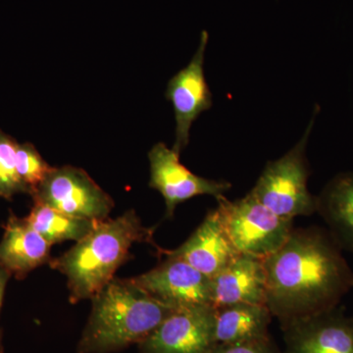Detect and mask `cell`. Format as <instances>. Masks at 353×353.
I'll list each match as a JSON object with an SVG mask.
<instances>
[{
  "label": "cell",
  "mask_w": 353,
  "mask_h": 353,
  "mask_svg": "<svg viewBox=\"0 0 353 353\" xmlns=\"http://www.w3.org/2000/svg\"><path fill=\"white\" fill-rule=\"evenodd\" d=\"M266 306L280 323L336 307L353 288V271L328 231L292 230L264 260Z\"/></svg>",
  "instance_id": "6da1fadb"
},
{
  "label": "cell",
  "mask_w": 353,
  "mask_h": 353,
  "mask_svg": "<svg viewBox=\"0 0 353 353\" xmlns=\"http://www.w3.org/2000/svg\"><path fill=\"white\" fill-rule=\"evenodd\" d=\"M154 228H148L134 210L115 219L99 221L92 232L61 256L51 259V268L67 279L69 301L92 299L113 280L116 271L131 259L134 243H148L162 255L164 250L153 239Z\"/></svg>",
  "instance_id": "7a4b0ae2"
},
{
  "label": "cell",
  "mask_w": 353,
  "mask_h": 353,
  "mask_svg": "<svg viewBox=\"0 0 353 353\" xmlns=\"http://www.w3.org/2000/svg\"><path fill=\"white\" fill-rule=\"evenodd\" d=\"M92 301L78 353H113L139 345L176 309L157 301L131 278H114Z\"/></svg>",
  "instance_id": "3957f363"
},
{
  "label": "cell",
  "mask_w": 353,
  "mask_h": 353,
  "mask_svg": "<svg viewBox=\"0 0 353 353\" xmlns=\"http://www.w3.org/2000/svg\"><path fill=\"white\" fill-rule=\"evenodd\" d=\"M318 111L317 108L301 141L284 157L269 161L250 192L267 208L285 219L294 220L297 216L317 212V197L310 194L307 187L310 170L306 145Z\"/></svg>",
  "instance_id": "277c9868"
},
{
  "label": "cell",
  "mask_w": 353,
  "mask_h": 353,
  "mask_svg": "<svg viewBox=\"0 0 353 353\" xmlns=\"http://www.w3.org/2000/svg\"><path fill=\"white\" fill-rule=\"evenodd\" d=\"M221 223L240 254L265 260L277 252L294 230V220L285 219L267 208L250 192L238 201L217 199Z\"/></svg>",
  "instance_id": "5b68a950"
},
{
  "label": "cell",
  "mask_w": 353,
  "mask_h": 353,
  "mask_svg": "<svg viewBox=\"0 0 353 353\" xmlns=\"http://www.w3.org/2000/svg\"><path fill=\"white\" fill-rule=\"evenodd\" d=\"M34 201L83 219H108L114 208L108 194L77 167H53L32 196Z\"/></svg>",
  "instance_id": "8992f818"
},
{
  "label": "cell",
  "mask_w": 353,
  "mask_h": 353,
  "mask_svg": "<svg viewBox=\"0 0 353 353\" xmlns=\"http://www.w3.org/2000/svg\"><path fill=\"white\" fill-rule=\"evenodd\" d=\"M215 315L211 304L176 308L139 343V353H210L218 345Z\"/></svg>",
  "instance_id": "52a82bcc"
},
{
  "label": "cell",
  "mask_w": 353,
  "mask_h": 353,
  "mask_svg": "<svg viewBox=\"0 0 353 353\" xmlns=\"http://www.w3.org/2000/svg\"><path fill=\"white\" fill-rule=\"evenodd\" d=\"M150 187L158 190L166 204V216L173 217L178 204L199 196L219 199L232 189L225 180L202 178L180 162V154L163 143H158L148 152Z\"/></svg>",
  "instance_id": "ba28073f"
},
{
  "label": "cell",
  "mask_w": 353,
  "mask_h": 353,
  "mask_svg": "<svg viewBox=\"0 0 353 353\" xmlns=\"http://www.w3.org/2000/svg\"><path fill=\"white\" fill-rule=\"evenodd\" d=\"M208 43V32L203 31L194 57L188 66L172 77L165 92L175 112L176 141L173 150L179 154L189 145L192 123L213 105L212 94L204 74Z\"/></svg>",
  "instance_id": "9c48e42d"
},
{
  "label": "cell",
  "mask_w": 353,
  "mask_h": 353,
  "mask_svg": "<svg viewBox=\"0 0 353 353\" xmlns=\"http://www.w3.org/2000/svg\"><path fill=\"white\" fill-rule=\"evenodd\" d=\"M131 279L150 296L173 308L212 305L211 278L182 259L167 257L152 270Z\"/></svg>",
  "instance_id": "30bf717a"
},
{
  "label": "cell",
  "mask_w": 353,
  "mask_h": 353,
  "mask_svg": "<svg viewBox=\"0 0 353 353\" xmlns=\"http://www.w3.org/2000/svg\"><path fill=\"white\" fill-rule=\"evenodd\" d=\"M281 325L284 353H353V316L338 306Z\"/></svg>",
  "instance_id": "8fae6325"
},
{
  "label": "cell",
  "mask_w": 353,
  "mask_h": 353,
  "mask_svg": "<svg viewBox=\"0 0 353 353\" xmlns=\"http://www.w3.org/2000/svg\"><path fill=\"white\" fill-rule=\"evenodd\" d=\"M162 255L182 259L212 279L240 253L234 250L228 238L215 208L209 211L201 224L182 245L173 250H164Z\"/></svg>",
  "instance_id": "7c38bea8"
},
{
  "label": "cell",
  "mask_w": 353,
  "mask_h": 353,
  "mask_svg": "<svg viewBox=\"0 0 353 353\" xmlns=\"http://www.w3.org/2000/svg\"><path fill=\"white\" fill-rule=\"evenodd\" d=\"M212 305L234 304L266 305V270L264 260L240 254L211 279Z\"/></svg>",
  "instance_id": "4fadbf2b"
},
{
  "label": "cell",
  "mask_w": 353,
  "mask_h": 353,
  "mask_svg": "<svg viewBox=\"0 0 353 353\" xmlns=\"http://www.w3.org/2000/svg\"><path fill=\"white\" fill-rule=\"evenodd\" d=\"M0 241V268L22 280L50 262L51 245L26 221L10 213Z\"/></svg>",
  "instance_id": "5bb4252c"
},
{
  "label": "cell",
  "mask_w": 353,
  "mask_h": 353,
  "mask_svg": "<svg viewBox=\"0 0 353 353\" xmlns=\"http://www.w3.org/2000/svg\"><path fill=\"white\" fill-rule=\"evenodd\" d=\"M317 197V212L341 250L353 253V173H340Z\"/></svg>",
  "instance_id": "9a60e30c"
},
{
  "label": "cell",
  "mask_w": 353,
  "mask_h": 353,
  "mask_svg": "<svg viewBox=\"0 0 353 353\" xmlns=\"http://www.w3.org/2000/svg\"><path fill=\"white\" fill-rule=\"evenodd\" d=\"M216 309L215 339L219 343H236L269 336L272 314L263 304H234Z\"/></svg>",
  "instance_id": "2e32d148"
},
{
  "label": "cell",
  "mask_w": 353,
  "mask_h": 353,
  "mask_svg": "<svg viewBox=\"0 0 353 353\" xmlns=\"http://www.w3.org/2000/svg\"><path fill=\"white\" fill-rule=\"evenodd\" d=\"M25 219L51 245L83 240L99 222L65 214L37 201Z\"/></svg>",
  "instance_id": "e0dca14e"
},
{
  "label": "cell",
  "mask_w": 353,
  "mask_h": 353,
  "mask_svg": "<svg viewBox=\"0 0 353 353\" xmlns=\"http://www.w3.org/2000/svg\"><path fill=\"white\" fill-rule=\"evenodd\" d=\"M18 143L0 129V199H11L16 194H29L16 167Z\"/></svg>",
  "instance_id": "ac0fdd59"
},
{
  "label": "cell",
  "mask_w": 353,
  "mask_h": 353,
  "mask_svg": "<svg viewBox=\"0 0 353 353\" xmlns=\"http://www.w3.org/2000/svg\"><path fill=\"white\" fill-rule=\"evenodd\" d=\"M16 167L31 196L53 168L30 143H18Z\"/></svg>",
  "instance_id": "d6986e66"
},
{
  "label": "cell",
  "mask_w": 353,
  "mask_h": 353,
  "mask_svg": "<svg viewBox=\"0 0 353 353\" xmlns=\"http://www.w3.org/2000/svg\"><path fill=\"white\" fill-rule=\"evenodd\" d=\"M210 353H283L270 334L257 340L236 343H219Z\"/></svg>",
  "instance_id": "ffe728a7"
},
{
  "label": "cell",
  "mask_w": 353,
  "mask_h": 353,
  "mask_svg": "<svg viewBox=\"0 0 353 353\" xmlns=\"http://www.w3.org/2000/svg\"><path fill=\"white\" fill-rule=\"evenodd\" d=\"M10 278L11 275L8 272L0 268V312H1L2 303H3L7 284H8V281Z\"/></svg>",
  "instance_id": "44dd1931"
},
{
  "label": "cell",
  "mask_w": 353,
  "mask_h": 353,
  "mask_svg": "<svg viewBox=\"0 0 353 353\" xmlns=\"http://www.w3.org/2000/svg\"><path fill=\"white\" fill-rule=\"evenodd\" d=\"M0 353H3V347H2L1 332H0Z\"/></svg>",
  "instance_id": "7402d4cb"
}]
</instances>
